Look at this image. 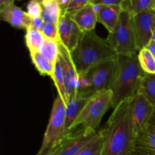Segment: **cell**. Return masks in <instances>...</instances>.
I'll list each match as a JSON object with an SVG mask.
<instances>
[{
	"instance_id": "obj_41",
	"label": "cell",
	"mask_w": 155,
	"mask_h": 155,
	"mask_svg": "<svg viewBox=\"0 0 155 155\" xmlns=\"http://www.w3.org/2000/svg\"><path fill=\"white\" fill-rule=\"evenodd\" d=\"M131 155H134V154H131Z\"/></svg>"
},
{
	"instance_id": "obj_38",
	"label": "cell",
	"mask_w": 155,
	"mask_h": 155,
	"mask_svg": "<svg viewBox=\"0 0 155 155\" xmlns=\"http://www.w3.org/2000/svg\"><path fill=\"white\" fill-rule=\"evenodd\" d=\"M151 40L153 41V42H155V28L154 30V32H153V35H152V39H151Z\"/></svg>"
},
{
	"instance_id": "obj_26",
	"label": "cell",
	"mask_w": 155,
	"mask_h": 155,
	"mask_svg": "<svg viewBox=\"0 0 155 155\" xmlns=\"http://www.w3.org/2000/svg\"><path fill=\"white\" fill-rule=\"evenodd\" d=\"M92 2L93 0H71L68 7L63 12L69 15H72L88 5L92 4Z\"/></svg>"
},
{
	"instance_id": "obj_27",
	"label": "cell",
	"mask_w": 155,
	"mask_h": 155,
	"mask_svg": "<svg viewBox=\"0 0 155 155\" xmlns=\"http://www.w3.org/2000/svg\"><path fill=\"white\" fill-rule=\"evenodd\" d=\"M42 11L43 8L42 4L36 0H30L27 5V13L31 19L40 18Z\"/></svg>"
},
{
	"instance_id": "obj_16",
	"label": "cell",
	"mask_w": 155,
	"mask_h": 155,
	"mask_svg": "<svg viewBox=\"0 0 155 155\" xmlns=\"http://www.w3.org/2000/svg\"><path fill=\"white\" fill-rule=\"evenodd\" d=\"M122 11L121 5L102 6L97 13L98 22L103 24L108 33H110L116 27Z\"/></svg>"
},
{
	"instance_id": "obj_35",
	"label": "cell",
	"mask_w": 155,
	"mask_h": 155,
	"mask_svg": "<svg viewBox=\"0 0 155 155\" xmlns=\"http://www.w3.org/2000/svg\"><path fill=\"white\" fill-rule=\"evenodd\" d=\"M58 3L59 5H60L62 11L64 12V11L65 10V8L68 7V4H69L71 0H58Z\"/></svg>"
},
{
	"instance_id": "obj_33",
	"label": "cell",
	"mask_w": 155,
	"mask_h": 155,
	"mask_svg": "<svg viewBox=\"0 0 155 155\" xmlns=\"http://www.w3.org/2000/svg\"><path fill=\"white\" fill-rule=\"evenodd\" d=\"M14 2H15V0H0V11L14 4Z\"/></svg>"
},
{
	"instance_id": "obj_19",
	"label": "cell",
	"mask_w": 155,
	"mask_h": 155,
	"mask_svg": "<svg viewBox=\"0 0 155 155\" xmlns=\"http://www.w3.org/2000/svg\"><path fill=\"white\" fill-rule=\"evenodd\" d=\"M45 37L42 31L33 28L31 26L26 30L25 42L26 45L30 53L39 51V48L43 44Z\"/></svg>"
},
{
	"instance_id": "obj_1",
	"label": "cell",
	"mask_w": 155,
	"mask_h": 155,
	"mask_svg": "<svg viewBox=\"0 0 155 155\" xmlns=\"http://www.w3.org/2000/svg\"><path fill=\"white\" fill-rule=\"evenodd\" d=\"M130 99L113 108L105 127L101 130L104 137L102 155L133 154L136 136L132 121Z\"/></svg>"
},
{
	"instance_id": "obj_6",
	"label": "cell",
	"mask_w": 155,
	"mask_h": 155,
	"mask_svg": "<svg viewBox=\"0 0 155 155\" xmlns=\"http://www.w3.org/2000/svg\"><path fill=\"white\" fill-rule=\"evenodd\" d=\"M65 120L66 104L58 94L53 102L50 119L39 152H42L60 143L64 134Z\"/></svg>"
},
{
	"instance_id": "obj_17",
	"label": "cell",
	"mask_w": 155,
	"mask_h": 155,
	"mask_svg": "<svg viewBox=\"0 0 155 155\" xmlns=\"http://www.w3.org/2000/svg\"><path fill=\"white\" fill-rule=\"evenodd\" d=\"M135 149L155 154V125L149 124L136 138Z\"/></svg>"
},
{
	"instance_id": "obj_36",
	"label": "cell",
	"mask_w": 155,
	"mask_h": 155,
	"mask_svg": "<svg viewBox=\"0 0 155 155\" xmlns=\"http://www.w3.org/2000/svg\"><path fill=\"white\" fill-rule=\"evenodd\" d=\"M146 48H148V49L150 50V51L152 53L153 55H154V58H155V42H153V41L151 40V42H150V43L148 45V46L146 47Z\"/></svg>"
},
{
	"instance_id": "obj_22",
	"label": "cell",
	"mask_w": 155,
	"mask_h": 155,
	"mask_svg": "<svg viewBox=\"0 0 155 155\" xmlns=\"http://www.w3.org/2000/svg\"><path fill=\"white\" fill-rule=\"evenodd\" d=\"M138 91L155 107V74H146Z\"/></svg>"
},
{
	"instance_id": "obj_3",
	"label": "cell",
	"mask_w": 155,
	"mask_h": 155,
	"mask_svg": "<svg viewBox=\"0 0 155 155\" xmlns=\"http://www.w3.org/2000/svg\"><path fill=\"white\" fill-rule=\"evenodd\" d=\"M117 71L110 90L113 93L112 108L133 98L139 89L146 73L139 64L138 53L133 55L119 54Z\"/></svg>"
},
{
	"instance_id": "obj_29",
	"label": "cell",
	"mask_w": 155,
	"mask_h": 155,
	"mask_svg": "<svg viewBox=\"0 0 155 155\" xmlns=\"http://www.w3.org/2000/svg\"><path fill=\"white\" fill-rule=\"evenodd\" d=\"M42 5L44 9L50 12H52L58 16H61L63 12L58 0H44Z\"/></svg>"
},
{
	"instance_id": "obj_28",
	"label": "cell",
	"mask_w": 155,
	"mask_h": 155,
	"mask_svg": "<svg viewBox=\"0 0 155 155\" xmlns=\"http://www.w3.org/2000/svg\"><path fill=\"white\" fill-rule=\"evenodd\" d=\"M42 32L46 39H54V40L58 41V24L45 22Z\"/></svg>"
},
{
	"instance_id": "obj_10",
	"label": "cell",
	"mask_w": 155,
	"mask_h": 155,
	"mask_svg": "<svg viewBox=\"0 0 155 155\" xmlns=\"http://www.w3.org/2000/svg\"><path fill=\"white\" fill-rule=\"evenodd\" d=\"M133 24L138 51L146 48L155 28V11H146L133 15Z\"/></svg>"
},
{
	"instance_id": "obj_2",
	"label": "cell",
	"mask_w": 155,
	"mask_h": 155,
	"mask_svg": "<svg viewBox=\"0 0 155 155\" xmlns=\"http://www.w3.org/2000/svg\"><path fill=\"white\" fill-rule=\"evenodd\" d=\"M77 74L87 73L95 67L114 60L119 54L107 39L97 35L95 30L83 32L78 45L71 52Z\"/></svg>"
},
{
	"instance_id": "obj_11",
	"label": "cell",
	"mask_w": 155,
	"mask_h": 155,
	"mask_svg": "<svg viewBox=\"0 0 155 155\" xmlns=\"http://www.w3.org/2000/svg\"><path fill=\"white\" fill-rule=\"evenodd\" d=\"M58 42L63 44L70 52L77 47L83 36V31L80 30L71 15L62 12L58 23Z\"/></svg>"
},
{
	"instance_id": "obj_30",
	"label": "cell",
	"mask_w": 155,
	"mask_h": 155,
	"mask_svg": "<svg viewBox=\"0 0 155 155\" xmlns=\"http://www.w3.org/2000/svg\"><path fill=\"white\" fill-rule=\"evenodd\" d=\"M41 18L43 19V21H45V22L52 23V24H58L60 16H58V15H55V14L52 13V12H48V11L43 8L42 15H41Z\"/></svg>"
},
{
	"instance_id": "obj_23",
	"label": "cell",
	"mask_w": 155,
	"mask_h": 155,
	"mask_svg": "<svg viewBox=\"0 0 155 155\" xmlns=\"http://www.w3.org/2000/svg\"><path fill=\"white\" fill-rule=\"evenodd\" d=\"M53 82L54 83L56 89L58 90V94L61 96L65 104L68 102V96H67L66 89H65V83H64V77L63 70H62L61 64L59 59L58 58L57 62L54 65V77L52 79Z\"/></svg>"
},
{
	"instance_id": "obj_42",
	"label": "cell",
	"mask_w": 155,
	"mask_h": 155,
	"mask_svg": "<svg viewBox=\"0 0 155 155\" xmlns=\"http://www.w3.org/2000/svg\"><path fill=\"white\" fill-rule=\"evenodd\" d=\"M19 1H21V0H19Z\"/></svg>"
},
{
	"instance_id": "obj_14",
	"label": "cell",
	"mask_w": 155,
	"mask_h": 155,
	"mask_svg": "<svg viewBox=\"0 0 155 155\" xmlns=\"http://www.w3.org/2000/svg\"><path fill=\"white\" fill-rule=\"evenodd\" d=\"M88 99L89 98H86L82 95L78 91L69 98L68 103L66 104V120H65V130L64 136L68 133L71 127L78 117L79 114L87 102Z\"/></svg>"
},
{
	"instance_id": "obj_43",
	"label": "cell",
	"mask_w": 155,
	"mask_h": 155,
	"mask_svg": "<svg viewBox=\"0 0 155 155\" xmlns=\"http://www.w3.org/2000/svg\"><path fill=\"white\" fill-rule=\"evenodd\" d=\"M154 11H155V10H154Z\"/></svg>"
},
{
	"instance_id": "obj_39",
	"label": "cell",
	"mask_w": 155,
	"mask_h": 155,
	"mask_svg": "<svg viewBox=\"0 0 155 155\" xmlns=\"http://www.w3.org/2000/svg\"><path fill=\"white\" fill-rule=\"evenodd\" d=\"M151 124H154V125H155V113H154V116H153V117H152V120H151Z\"/></svg>"
},
{
	"instance_id": "obj_40",
	"label": "cell",
	"mask_w": 155,
	"mask_h": 155,
	"mask_svg": "<svg viewBox=\"0 0 155 155\" xmlns=\"http://www.w3.org/2000/svg\"><path fill=\"white\" fill-rule=\"evenodd\" d=\"M36 1H37L38 2H39V3H41V4H42V2H44V0H36Z\"/></svg>"
},
{
	"instance_id": "obj_21",
	"label": "cell",
	"mask_w": 155,
	"mask_h": 155,
	"mask_svg": "<svg viewBox=\"0 0 155 155\" xmlns=\"http://www.w3.org/2000/svg\"><path fill=\"white\" fill-rule=\"evenodd\" d=\"M39 52L45 58L51 61L54 65L57 62L59 55L58 42L54 39H46L45 38L43 44L40 47Z\"/></svg>"
},
{
	"instance_id": "obj_24",
	"label": "cell",
	"mask_w": 155,
	"mask_h": 155,
	"mask_svg": "<svg viewBox=\"0 0 155 155\" xmlns=\"http://www.w3.org/2000/svg\"><path fill=\"white\" fill-rule=\"evenodd\" d=\"M104 137L101 130L95 138L83 148L77 155H102Z\"/></svg>"
},
{
	"instance_id": "obj_7",
	"label": "cell",
	"mask_w": 155,
	"mask_h": 155,
	"mask_svg": "<svg viewBox=\"0 0 155 155\" xmlns=\"http://www.w3.org/2000/svg\"><path fill=\"white\" fill-rule=\"evenodd\" d=\"M117 58L108 61L88 71L91 86L89 98L98 92L110 90L117 71Z\"/></svg>"
},
{
	"instance_id": "obj_15",
	"label": "cell",
	"mask_w": 155,
	"mask_h": 155,
	"mask_svg": "<svg viewBox=\"0 0 155 155\" xmlns=\"http://www.w3.org/2000/svg\"><path fill=\"white\" fill-rule=\"evenodd\" d=\"M71 16L82 31L90 32L95 30L98 18L92 4L88 5Z\"/></svg>"
},
{
	"instance_id": "obj_13",
	"label": "cell",
	"mask_w": 155,
	"mask_h": 155,
	"mask_svg": "<svg viewBox=\"0 0 155 155\" xmlns=\"http://www.w3.org/2000/svg\"><path fill=\"white\" fill-rule=\"evenodd\" d=\"M0 18L13 27L24 30L30 27L32 21L27 12L15 5V3L0 11Z\"/></svg>"
},
{
	"instance_id": "obj_25",
	"label": "cell",
	"mask_w": 155,
	"mask_h": 155,
	"mask_svg": "<svg viewBox=\"0 0 155 155\" xmlns=\"http://www.w3.org/2000/svg\"><path fill=\"white\" fill-rule=\"evenodd\" d=\"M141 68L148 74H155V58L148 48H144L138 52Z\"/></svg>"
},
{
	"instance_id": "obj_4",
	"label": "cell",
	"mask_w": 155,
	"mask_h": 155,
	"mask_svg": "<svg viewBox=\"0 0 155 155\" xmlns=\"http://www.w3.org/2000/svg\"><path fill=\"white\" fill-rule=\"evenodd\" d=\"M112 101L113 93L111 90L103 91L92 95L89 98L67 135L73 133L78 128L99 131L98 129L101 119L109 108L112 107Z\"/></svg>"
},
{
	"instance_id": "obj_5",
	"label": "cell",
	"mask_w": 155,
	"mask_h": 155,
	"mask_svg": "<svg viewBox=\"0 0 155 155\" xmlns=\"http://www.w3.org/2000/svg\"><path fill=\"white\" fill-rule=\"evenodd\" d=\"M106 39L118 54L133 55L139 52L133 24V15L123 10L114 30Z\"/></svg>"
},
{
	"instance_id": "obj_12",
	"label": "cell",
	"mask_w": 155,
	"mask_h": 155,
	"mask_svg": "<svg viewBox=\"0 0 155 155\" xmlns=\"http://www.w3.org/2000/svg\"><path fill=\"white\" fill-rule=\"evenodd\" d=\"M58 59L61 64L62 70H63L65 89H66L68 99L69 100V98L75 92L78 91L77 90V87H78V74H77V71L76 70L75 66H74L72 58H71V52L60 42H58Z\"/></svg>"
},
{
	"instance_id": "obj_32",
	"label": "cell",
	"mask_w": 155,
	"mask_h": 155,
	"mask_svg": "<svg viewBox=\"0 0 155 155\" xmlns=\"http://www.w3.org/2000/svg\"><path fill=\"white\" fill-rule=\"evenodd\" d=\"M44 24H45V21H43L42 18H34V19H32L31 24H30V26L33 28L36 29L38 30H40L42 31V28H43Z\"/></svg>"
},
{
	"instance_id": "obj_8",
	"label": "cell",
	"mask_w": 155,
	"mask_h": 155,
	"mask_svg": "<svg viewBox=\"0 0 155 155\" xmlns=\"http://www.w3.org/2000/svg\"><path fill=\"white\" fill-rule=\"evenodd\" d=\"M98 132L78 128L61 139L60 143L56 145L53 155H77L96 136Z\"/></svg>"
},
{
	"instance_id": "obj_34",
	"label": "cell",
	"mask_w": 155,
	"mask_h": 155,
	"mask_svg": "<svg viewBox=\"0 0 155 155\" xmlns=\"http://www.w3.org/2000/svg\"><path fill=\"white\" fill-rule=\"evenodd\" d=\"M55 147L56 146L48 148V149L45 150V151H42V152H38V154H36V155H53V153H54V150H55Z\"/></svg>"
},
{
	"instance_id": "obj_9",
	"label": "cell",
	"mask_w": 155,
	"mask_h": 155,
	"mask_svg": "<svg viewBox=\"0 0 155 155\" xmlns=\"http://www.w3.org/2000/svg\"><path fill=\"white\" fill-rule=\"evenodd\" d=\"M131 116L133 130L137 136L147 126L151 124L155 113V107L138 91L130 99Z\"/></svg>"
},
{
	"instance_id": "obj_31",
	"label": "cell",
	"mask_w": 155,
	"mask_h": 155,
	"mask_svg": "<svg viewBox=\"0 0 155 155\" xmlns=\"http://www.w3.org/2000/svg\"><path fill=\"white\" fill-rule=\"evenodd\" d=\"M124 0H93L92 4L99 5L101 6L122 5Z\"/></svg>"
},
{
	"instance_id": "obj_20",
	"label": "cell",
	"mask_w": 155,
	"mask_h": 155,
	"mask_svg": "<svg viewBox=\"0 0 155 155\" xmlns=\"http://www.w3.org/2000/svg\"><path fill=\"white\" fill-rule=\"evenodd\" d=\"M30 54L32 63L34 64L35 68L39 71V74L43 76H48L53 79L54 65L51 61L45 58L43 56L41 55L39 51L30 53Z\"/></svg>"
},
{
	"instance_id": "obj_18",
	"label": "cell",
	"mask_w": 155,
	"mask_h": 155,
	"mask_svg": "<svg viewBox=\"0 0 155 155\" xmlns=\"http://www.w3.org/2000/svg\"><path fill=\"white\" fill-rule=\"evenodd\" d=\"M123 10H126L133 15L146 11L155 10V0H124Z\"/></svg>"
},
{
	"instance_id": "obj_37",
	"label": "cell",
	"mask_w": 155,
	"mask_h": 155,
	"mask_svg": "<svg viewBox=\"0 0 155 155\" xmlns=\"http://www.w3.org/2000/svg\"><path fill=\"white\" fill-rule=\"evenodd\" d=\"M133 154L134 155H155V154L145 152V151H141V150H138V149L134 150V151H133Z\"/></svg>"
}]
</instances>
